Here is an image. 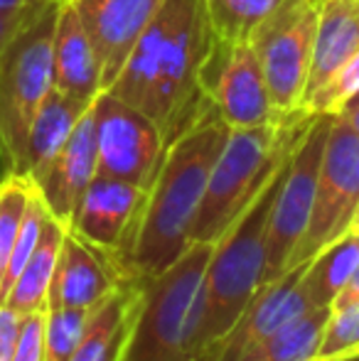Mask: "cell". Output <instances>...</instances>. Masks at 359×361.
<instances>
[{"mask_svg": "<svg viewBox=\"0 0 359 361\" xmlns=\"http://www.w3.org/2000/svg\"><path fill=\"white\" fill-rule=\"evenodd\" d=\"M209 42L205 0H163L106 91L150 116L168 147L207 106L200 69Z\"/></svg>", "mask_w": 359, "mask_h": 361, "instance_id": "1", "label": "cell"}, {"mask_svg": "<svg viewBox=\"0 0 359 361\" xmlns=\"http://www.w3.org/2000/svg\"><path fill=\"white\" fill-rule=\"evenodd\" d=\"M226 135L229 126L207 101L195 123L165 147L128 241L116 258V271L123 281L158 276L190 248L209 170Z\"/></svg>", "mask_w": 359, "mask_h": 361, "instance_id": "2", "label": "cell"}, {"mask_svg": "<svg viewBox=\"0 0 359 361\" xmlns=\"http://www.w3.org/2000/svg\"><path fill=\"white\" fill-rule=\"evenodd\" d=\"M212 243H190L158 276L133 278L135 302L118 361H197Z\"/></svg>", "mask_w": 359, "mask_h": 361, "instance_id": "3", "label": "cell"}, {"mask_svg": "<svg viewBox=\"0 0 359 361\" xmlns=\"http://www.w3.org/2000/svg\"><path fill=\"white\" fill-rule=\"evenodd\" d=\"M310 118L312 114L308 111H296L283 116L278 123L229 128V135L209 170L192 226V243H214L244 214L266 182L288 160Z\"/></svg>", "mask_w": 359, "mask_h": 361, "instance_id": "4", "label": "cell"}, {"mask_svg": "<svg viewBox=\"0 0 359 361\" xmlns=\"http://www.w3.org/2000/svg\"><path fill=\"white\" fill-rule=\"evenodd\" d=\"M286 162L266 182L259 197L246 207L244 214L212 243L209 263L205 271V307H202L197 361H205L207 354L224 339L256 290L264 286L266 233Z\"/></svg>", "mask_w": 359, "mask_h": 361, "instance_id": "5", "label": "cell"}, {"mask_svg": "<svg viewBox=\"0 0 359 361\" xmlns=\"http://www.w3.org/2000/svg\"><path fill=\"white\" fill-rule=\"evenodd\" d=\"M57 13V3L30 0L23 25L0 54V157L5 175L23 172L30 126L54 89L52 39Z\"/></svg>", "mask_w": 359, "mask_h": 361, "instance_id": "6", "label": "cell"}, {"mask_svg": "<svg viewBox=\"0 0 359 361\" xmlns=\"http://www.w3.org/2000/svg\"><path fill=\"white\" fill-rule=\"evenodd\" d=\"M322 3L283 0L251 37L266 89L281 116L303 111Z\"/></svg>", "mask_w": 359, "mask_h": 361, "instance_id": "7", "label": "cell"}, {"mask_svg": "<svg viewBox=\"0 0 359 361\" xmlns=\"http://www.w3.org/2000/svg\"><path fill=\"white\" fill-rule=\"evenodd\" d=\"M330 123L332 116L312 114L308 128L303 130V135L288 155L283 180L278 185L276 200H273L269 233H266L264 283L276 281L288 271V263L308 228Z\"/></svg>", "mask_w": 359, "mask_h": 361, "instance_id": "8", "label": "cell"}, {"mask_svg": "<svg viewBox=\"0 0 359 361\" xmlns=\"http://www.w3.org/2000/svg\"><path fill=\"white\" fill-rule=\"evenodd\" d=\"M359 209V133L340 116H332L317 175L315 200L308 228L293 253L291 266L308 263L327 243L352 231Z\"/></svg>", "mask_w": 359, "mask_h": 361, "instance_id": "9", "label": "cell"}, {"mask_svg": "<svg viewBox=\"0 0 359 361\" xmlns=\"http://www.w3.org/2000/svg\"><path fill=\"white\" fill-rule=\"evenodd\" d=\"M200 89L229 128H256L283 118L269 96L251 42H226L212 35Z\"/></svg>", "mask_w": 359, "mask_h": 361, "instance_id": "10", "label": "cell"}, {"mask_svg": "<svg viewBox=\"0 0 359 361\" xmlns=\"http://www.w3.org/2000/svg\"><path fill=\"white\" fill-rule=\"evenodd\" d=\"M99 150V175L148 190L165 155L158 123L143 111L101 91L91 104Z\"/></svg>", "mask_w": 359, "mask_h": 361, "instance_id": "11", "label": "cell"}, {"mask_svg": "<svg viewBox=\"0 0 359 361\" xmlns=\"http://www.w3.org/2000/svg\"><path fill=\"white\" fill-rule=\"evenodd\" d=\"M308 263L291 266L276 281L264 283L249 300L244 312L234 322V327L224 334L219 344L207 354L205 361H234L249 347L259 344L276 329L286 327L296 317L312 310L308 293L303 288V273Z\"/></svg>", "mask_w": 359, "mask_h": 361, "instance_id": "12", "label": "cell"}, {"mask_svg": "<svg viewBox=\"0 0 359 361\" xmlns=\"http://www.w3.org/2000/svg\"><path fill=\"white\" fill-rule=\"evenodd\" d=\"M87 27L101 69V89H109L126 67L140 35L163 0H72Z\"/></svg>", "mask_w": 359, "mask_h": 361, "instance_id": "13", "label": "cell"}, {"mask_svg": "<svg viewBox=\"0 0 359 361\" xmlns=\"http://www.w3.org/2000/svg\"><path fill=\"white\" fill-rule=\"evenodd\" d=\"M143 197L145 190L140 187L96 172L67 228L94 248H99L101 253H106L116 266V258L123 251L140 204H143Z\"/></svg>", "mask_w": 359, "mask_h": 361, "instance_id": "14", "label": "cell"}, {"mask_svg": "<svg viewBox=\"0 0 359 361\" xmlns=\"http://www.w3.org/2000/svg\"><path fill=\"white\" fill-rule=\"evenodd\" d=\"M99 172V150H96V128H94V111H89L79 118L77 128L62 145V150L54 155L47 170L32 182L39 192L49 214L62 224L72 221L79 200L87 192L91 180Z\"/></svg>", "mask_w": 359, "mask_h": 361, "instance_id": "15", "label": "cell"}, {"mask_svg": "<svg viewBox=\"0 0 359 361\" xmlns=\"http://www.w3.org/2000/svg\"><path fill=\"white\" fill-rule=\"evenodd\" d=\"M123 283L106 253L67 228L49 288L47 307L91 310Z\"/></svg>", "mask_w": 359, "mask_h": 361, "instance_id": "16", "label": "cell"}, {"mask_svg": "<svg viewBox=\"0 0 359 361\" xmlns=\"http://www.w3.org/2000/svg\"><path fill=\"white\" fill-rule=\"evenodd\" d=\"M54 89L84 104H94L101 94V69L94 44L72 3L59 5L52 39Z\"/></svg>", "mask_w": 359, "mask_h": 361, "instance_id": "17", "label": "cell"}, {"mask_svg": "<svg viewBox=\"0 0 359 361\" xmlns=\"http://www.w3.org/2000/svg\"><path fill=\"white\" fill-rule=\"evenodd\" d=\"M89 106L91 104L72 99L57 89L49 91L39 111L35 114L32 126H30L20 175L28 177L30 182L37 180L54 160V155L62 150V145L67 143V138L77 128L79 118L89 111Z\"/></svg>", "mask_w": 359, "mask_h": 361, "instance_id": "18", "label": "cell"}, {"mask_svg": "<svg viewBox=\"0 0 359 361\" xmlns=\"http://www.w3.org/2000/svg\"><path fill=\"white\" fill-rule=\"evenodd\" d=\"M359 52V0H325L312 47L305 96ZM303 96V99H305Z\"/></svg>", "mask_w": 359, "mask_h": 361, "instance_id": "19", "label": "cell"}, {"mask_svg": "<svg viewBox=\"0 0 359 361\" xmlns=\"http://www.w3.org/2000/svg\"><path fill=\"white\" fill-rule=\"evenodd\" d=\"M135 302V281H123L89 314V322L69 361H118Z\"/></svg>", "mask_w": 359, "mask_h": 361, "instance_id": "20", "label": "cell"}, {"mask_svg": "<svg viewBox=\"0 0 359 361\" xmlns=\"http://www.w3.org/2000/svg\"><path fill=\"white\" fill-rule=\"evenodd\" d=\"M64 233H67V224L49 214L47 224L42 228L37 248L32 251L30 261L15 278L13 288L8 290L3 305L13 307L20 314L30 312H44L49 300V288H52L54 268H57L59 248H62Z\"/></svg>", "mask_w": 359, "mask_h": 361, "instance_id": "21", "label": "cell"}, {"mask_svg": "<svg viewBox=\"0 0 359 361\" xmlns=\"http://www.w3.org/2000/svg\"><path fill=\"white\" fill-rule=\"evenodd\" d=\"M332 307H312L276 329L234 361H312L317 359Z\"/></svg>", "mask_w": 359, "mask_h": 361, "instance_id": "22", "label": "cell"}, {"mask_svg": "<svg viewBox=\"0 0 359 361\" xmlns=\"http://www.w3.org/2000/svg\"><path fill=\"white\" fill-rule=\"evenodd\" d=\"M359 261V233L350 231L308 261L303 288L312 307H332L337 295L345 290Z\"/></svg>", "mask_w": 359, "mask_h": 361, "instance_id": "23", "label": "cell"}, {"mask_svg": "<svg viewBox=\"0 0 359 361\" xmlns=\"http://www.w3.org/2000/svg\"><path fill=\"white\" fill-rule=\"evenodd\" d=\"M281 3L283 0H205V13L214 37L251 42L259 25Z\"/></svg>", "mask_w": 359, "mask_h": 361, "instance_id": "24", "label": "cell"}, {"mask_svg": "<svg viewBox=\"0 0 359 361\" xmlns=\"http://www.w3.org/2000/svg\"><path fill=\"white\" fill-rule=\"evenodd\" d=\"M35 195V185L23 175H5L0 180V281L18 241L25 212Z\"/></svg>", "mask_w": 359, "mask_h": 361, "instance_id": "25", "label": "cell"}, {"mask_svg": "<svg viewBox=\"0 0 359 361\" xmlns=\"http://www.w3.org/2000/svg\"><path fill=\"white\" fill-rule=\"evenodd\" d=\"M94 310V307H91ZM91 310L47 307L44 310V361H69L77 349Z\"/></svg>", "mask_w": 359, "mask_h": 361, "instance_id": "26", "label": "cell"}, {"mask_svg": "<svg viewBox=\"0 0 359 361\" xmlns=\"http://www.w3.org/2000/svg\"><path fill=\"white\" fill-rule=\"evenodd\" d=\"M359 94V52L335 69L317 89L303 99V111L308 114L335 116Z\"/></svg>", "mask_w": 359, "mask_h": 361, "instance_id": "27", "label": "cell"}, {"mask_svg": "<svg viewBox=\"0 0 359 361\" xmlns=\"http://www.w3.org/2000/svg\"><path fill=\"white\" fill-rule=\"evenodd\" d=\"M47 219H49V209L44 207L39 192L35 190L32 200H30V204H28V212H25L23 226H20L18 241H15V246H13L8 266H5L3 281H0V302L5 300L8 290L13 288L15 278L20 276V271L25 268V263L30 261L32 251L37 248L39 236H42V228H44V224H47Z\"/></svg>", "mask_w": 359, "mask_h": 361, "instance_id": "28", "label": "cell"}, {"mask_svg": "<svg viewBox=\"0 0 359 361\" xmlns=\"http://www.w3.org/2000/svg\"><path fill=\"white\" fill-rule=\"evenodd\" d=\"M355 349H359V300L345 305V307L332 310L317 359L337 357V354L355 352Z\"/></svg>", "mask_w": 359, "mask_h": 361, "instance_id": "29", "label": "cell"}, {"mask_svg": "<svg viewBox=\"0 0 359 361\" xmlns=\"http://www.w3.org/2000/svg\"><path fill=\"white\" fill-rule=\"evenodd\" d=\"M10 361H44V312L23 314L18 344Z\"/></svg>", "mask_w": 359, "mask_h": 361, "instance_id": "30", "label": "cell"}, {"mask_svg": "<svg viewBox=\"0 0 359 361\" xmlns=\"http://www.w3.org/2000/svg\"><path fill=\"white\" fill-rule=\"evenodd\" d=\"M20 322H23V314L0 302V361L13 359L15 344H18V334H20Z\"/></svg>", "mask_w": 359, "mask_h": 361, "instance_id": "31", "label": "cell"}, {"mask_svg": "<svg viewBox=\"0 0 359 361\" xmlns=\"http://www.w3.org/2000/svg\"><path fill=\"white\" fill-rule=\"evenodd\" d=\"M28 8H30V0L23 10H18V13H0V54L5 52V47L10 44V39H13L15 32L20 30L25 15H28Z\"/></svg>", "mask_w": 359, "mask_h": 361, "instance_id": "32", "label": "cell"}, {"mask_svg": "<svg viewBox=\"0 0 359 361\" xmlns=\"http://www.w3.org/2000/svg\"><path fill=\"white\" fill-rule=\"evenodd\" d=\"M357 300H359V261H357V266H355V273H352V278L347 281L345 290H342V293L337 295V300H335V305H332V310L345 307V305H352V302H357Z\"/></svg>", "mask_w": 359, "mask_h": 361, "instance_id": "33", "label": "cell"}, {"mask_svg": "<svg viewBox=\"0 0 359 361\" xmlns=\"http://www.w3.org/2000/svg\"><path fill=\"white\" fill-rule=\"evenodd\" d=\"M335 116H340V118L345 121V123L350 126L352 130H357V133H359V101H352V104H347L345 109H342L340 114H335Z\"/></svg>", "mask_w": 359, "mask_h": 361, "instance_id": "34", "label": "cell"}, {"mask_svg": "<svg viewBox=\"0 0 359 361\" xmlns=\"http://www.w3.org/2000/svg\"><path fill=\"white\" fill-rule=\"evenodd\" d=\"M28 5V0H0V13H18Z\"/></svg>", "mask_w": 359, "mask_h": 361, "instance_id": "35", "label": "cell"}, {"mask_svg": "<svg viewBox=\"0 0 359 361\" xmlns=\"http://www.w3.org/2000/svg\"><path fill=\"white\" fill-rule=\"evenodd\" d=\"M312 361H359V349L347 354H337V357H327V359H312Z\"/></svg>", "mask_w": 359, "mask_h": 361, "instance_id": "36", "label": "cell"}, {"mask_svg": "<svg viewBox=\"0 0 359 361\" xmlns=\"http://www.w3.org/2000/svg\"><path fill=\"white\" fill-rule=\"evenodd\" d=\"M352 231L359 233V209H357V214H355V221H352Z\"/></svg>", "mask_w": 359, "mask_h": 361, "instance_id": "37", "label": "cell"}, {"mask_svg": "<svg viewBox=\"0 0 359 361\" xmlns=\"http://www.w3.org/2000/svg\"><path fill=\"white\" fill-rule=\"evenodd\" d=\"M49 3H57V5H64V3H72V0H49Z\"/></svg>", "mask_w": 359, "mask_h": 361, "instance_id": "38", "label": "cell"}, {"mask_svg": "<svg viewBox=\"0 0 359 361\" xmlns=\"http://www.w3.org/2000/svg\"><path fill=\"white\" fill-rule=\"evenodd\" d=\"M352 101H359V94H357V96H355V99H352ZM352 101H350V104H352Z\"/></svg>", "mask_w": 359, "mask_h": 361, "instance_id": "39", "label": "cell"}]
</instances>
